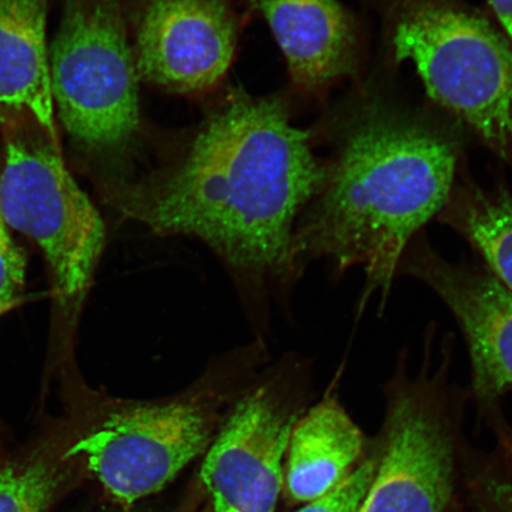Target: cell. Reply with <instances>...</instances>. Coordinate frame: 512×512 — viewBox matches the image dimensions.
Returning a JSON list of instances; mask_svg holds the SVG:
<instances>
[{
    "label": "cell",
    "instance_id": "obj_1",
    "mask_svg": "<svg viewBox=\"0 0 512 512\" xmlns=\"http://www.w3.org/2000/svg\"><path fill=\"white\" fill-rule=\"evenodd\" d=\"M325 163L277 99L235 93L181 158L140 181L104 183L118 213L163 236L203 241L252 281L297 278L294 230L322 187Z\"/></svg>",
    "mask_w": 512,
    "mask_h": 512
},
{
    "label": "cell",
    "instance_id": "obj_2",
    "mask_svg": "<svg viewBox=\"0 0 512 512\" xmlns=\"http://www.w3.org/2000/svg\"><path fill=\"white\" fill-rule=\"evenodd\" d=\"M335 119L325 177L294 230L297 277L312 261L336 277L366 275L357 313L383 309L403 253L437 219L465 162L463 127L447 114L407 105L377 82L358 81Z\"/></svg>",
    "mask_w": 512,
    "mask_h": 512
},
{
    "label": "cell",
    "instance_id": "obj_3",
    "mask_svg": "<svg viewBox=\"0 0 512 512\" xmlns=\"http://www.w3.org/2000/svg\"><path fill=\"white\" fill-rule=\"evenodd\" d=\"M261 355L256 344L229 352L171 398L123 400L86 388L85 420L64 456L85 462L115 502L132 507L208 450L223 408L259 375Z\"/></svg>",
    "mask_w": 512,
    "mask_h": 512
},
{
    "label": "cell",
    "instance_id": "obj_4",
    "mask_svg": "<svg viewBox=\"0 0 512 512\" xmlns=\"http://www.w3.org/2000/svg\"><path fill=\"white\" fill-rule=\"evenodd\" d=\"M384 67L411 62L435 106L512 168V46L465 0H368Z\"/></svg>",
    "mask_w": 512,
    "mask_h": 512
},
{
    "label": "cell",
    "instance_id": "obj_5",
    "mask_svg": "<svg viewBox=\"0 0 512 512\" xmlns=\"http://www.w3.org/2000/svg\"><path fill=\"white\" fill-rule=\"evenodd\" d=\"M0 134V214L40 247L57 309L74 326L104 251V222L64 164L57 131L25 123Z\"/></svg>",
    "mask_w": 512,
    "mask_h": 512
},
{
    "label": "cell",
    "instance_id": "obj_6",
    "mask_svg": "<svg viewBox=\"0 0 512 512\" xmlns=\"http://www.w3.org/2000/svg\"><path fill=\"white\" fill-rule=\"evenodd\" d=\"M434 331L425 334L424 360L411 370L403 350L384 384L386 416L376 443L375 472L358 512H448L453 488L459 408L469 390L451 380L452 341L432 360Z\"/></svg>",
    "mask_w": 512,
    "mask_h": 512
},
{
    "label": "cell",
    "instance_id": "obj_7",
    "mask_svg": "<svg viewBox=\"0 0 512 512\" xmlns=\"http://www.w3.org/2000/svg\"><path fill=\"white\" fill-rule=\"evenodd\" d=\"M49 60L54 104L74 144L108 166L123 163L140 128L123 2L64 0Z\"/></svg>",
    "mask_w": 512,
    "mask_h": 512
},
{
    "label": "cell",
    "instance_id": "obj_8",
    "mask_svg": "<svg viewBox=\"0 0 512 512\" xmlns=\"http://www.w3.org/2000/svg\"><path fill=\"white\" fill-rule=\"evenodd\" d=\"M309 371L300 360L264 371L228 411L203 460L201 478L216 512H274L285 456L303 415Z\"/></svg>",
    "mask_w": 512,
    "mask_h": 512
},
{
    "label": "cell",
    "instance_id": "obj_9",
    "mask_svg": "<svg viewBox=\"0 0 512 512\" xmlns=\"http://www.w3.org/2000/svg\"><path fill=\"white\" fill-rule=\"evenodd\" d=\"M399 275L430 288L450 310L469 350L470 396L491 412L512 393V294L479 259H446L425 230L403 253Z\"/></svg>",
    "mask_w": 512,
    "mask_h": 512
},
{
    "label": "cell",
    "instance_id": "obj_10",
    "mask_svg": "<svg viewBox=\"0 0 512 512\" xmlns=\"http://www.w3.org/2000/svg\"><path fill=\"white\" fill-rule=\"evenodd\" d=\"M238 42L223 0H145L133 49L139 76L166 91H209L232 64Z\"/></svg>",
    "mask_w": 512,
    "mask_h": 512
},
{
    "label": "cell",
    "instance_id": "obj_11",
    "mask_svg": "<svg viewBox=\"0 0 512 512\" xmlns=\"http://www.w3.org/2000/svg\"><path fill=\"white\" fill-rule=\"evenodd\" d=\"M286 57L293 85L320 95L337 82L363 80L366 40L360 19L339 0H254Z\"/></svg>",
    "mask_w": 512,
    "mask_h": 512
},
{
    "label": "cell",
    "instance_id": "obj_12",
    "mask_svg": "<svg viewBox=\"0 0 512 512\" xmlns=\"http://www.w3.org/2000/svg\"><path fill=\"white\" fill-rule=\"evenodd\" d=\"M48 0H0V128L57 131L47 46Z\"/></svg>",
    "mask_w": 512,
    "mask_h": 512
},
{
    "label": "cell",
    "instance_id": "obj_13",
    "mask_svg": "<svg viewBox=\"0 0 512 512\" xmlns=\"http://www.w3.org/2000/svg\"><path fill=\"white\" fill-rule=\"evenodd\" d=\"M363 450L360 427L336 395H326L293 427L285 463L288 499L309 503L328 494L355 470Z\"/></svg>",
    "mask_w": 512,
    "mask_h": 512
},
{
    "label": "cell",
    "instance_id": "obj_14",
    "mask_svg": "<svg viewBox=\"0 0 512 512\" xmlns=\"http://www.w3.org/2000/svg\"><path fill=\"white\" fill-rule=\"evenodd\" d=\"M437 219L462 236L512 294V194L505 179L480 184L464 162Z\"/></svg>",
    "mask_w": 512,
    "mask_h": 512
},
{
    "label": "cell",
    "instance_id": "obj_15",
    "mask_svg": "<svg viewBox=\"0 0 512 512\" xmlns=\"http://www.w3.org/2000/svg\"><path fill=\"white\" fill-rule=\"evenodd\" d=\"M64 446L44 444L0 470V512H44L69 476Z\"/></svg>",
    "mask_w": 512,
    "mask_h": 512
},
{
    "label": "cell",
    "instance_id": "obj_16",
    "mask_svg": "<svg viewBox=\"0 0 512 512\" xmlns=\"http://www.w3.org/2000/svg\"><path fill=\"white\" fill-rule=\"evenodd\" d=\"M375 472V459L371 457L357 466L334 490L309 503L297 512H358L367 495Z\"/></svg>",
    "mask_w": 512,
    "mask_h": 512
},
{
    "label": "cell",
    "instance_id": "obj_17",
    "mask_svg": "<svg viewBox=\"0 0 512 512\" xmlns=\"http://www.w3.org/2000/svg\"><path fill=\"white\" fill-rule=\"evenodd\" d=\"M25 265V255L0 214V316L10 309L22 291Z\"/></svg>",
    "mask_w": 512,
    "mask_h": 512
},
{
    "label": "cell",
    "instance_id": "obj_18",
    "mask_svg": "<svg viewBox=\"0 0 512 512\" xmlns=\"http://www.w3.org/2000/svg\"><path fill=\"white\" fill-rule=\"evenodd\" d=\"M492 16L512 46V0H489Z\"/></svg>",
    "mask_w": 512,
    "mask_h": 512
},
{
    "label": "cell",
    "instance_id": "obj_19",
    "mask_svg": "<svg viewBox=\"0 0 512 512\" xmlns=\"http://www.w3.org/2000/svg\"><path fill=\"white\" fill-rule=\"evenodd\" d=\"M496 427L498 428L499 438H501L502 446L505 451L509 454L512 459V431L509 430L508 426L503 425L501 419L498 420Z\"/></svg>",
    "mask_w": 512,
    "mask_h": 512
},
{
    "label": "cell",
    "instance_id": "obj_20",
    "mask_svg": "<svg viewBox=\"0 0 512 512\" xmlns=\"http://www.w3.org/2000/svg\"><path fill=\"white\" fill-rule=\"evenodd\" d=\"M490 510L492 512H511V511L504 510V509H501V508H496V507H490Z\"/></svg>",
    "mask_w": 512,
    "mask_h": 512
}]
</instances>
